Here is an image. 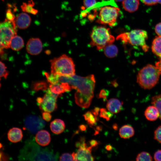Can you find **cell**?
Returning <instances> with one entry per match:
<instances>
[{
  "label": "cell",
  "instance_id": "obj_1",
  "mask_svg": "<svg viewBox=\"0 0 161 161\" xmlns=\"http://www.w3.org/2000/svg\"><path fill=\"white\" fill-rule=\"evenodd\" d=\"M57 83H68L72 89L76 90L75 100L79 106L87 108L90 105L94 96L95 83L94 76L91 75L85 77L77 75L67 76L57 75Z\"/></svg>",
  "mask_w": 161,
  "mask_h": 161
},
{
  "label": "cell",
  "instance_id": "obj_2",
  "mask_svg": "<svg viewBox=\"0 0 161 161\" xmlns=\"http://www.w3.org/2000/svg\"><path fill=\"white\" fill-rule=\"evenodd\" d=\"M58 156L52 151L43 148L33 141L29 140L20 151L18 159L21 160L55 161L58 160Z\"/></svg>",
  "mask_w": 161,
  "mask_h": 161
},
{
  "label": "cell",
  "instance_id": "obj_3",
  "mask_svg": "<svg viewBox=\"0 0 161 161\" xmlns=\"http://www.w3.org/2000/svg\"><path fill=\"white\" fill-rule=\"evenodd\" d=\"M161 74V72L156 66L148 64L139 72L137 82L143 89H151L157 83Z\"/></svg>",
  "mask_w": 161,
  "mask_h": 161
},
{
  "label": "cell",
  "instance_id": "obj_4",
  "mask_svg": "<svg viewBox=\"0 0 161 161\" xmlns=\"http://www.w3.org/2000/svg\"><path fill=\"white\" fill-rule=\"evenodd\" d=\"M51 73L60 75L70 76L75 74V65L72 59L66 55L50 61Z\"/></svg>",
  "mask_w": 161,
  "mask_h": 161
},
{
  "label": "cell",
  "instance_id": "obj_5",
  "mask_svg": "<svg viewBox=\"0 0 161 161\" xmlns=\"http://www.w3.org/2000/svg\"><path fill=\"white\" fill-rule=\"evenodd\" d=\"M91 38L90 45L95 46L98 50L112 44L115 40L114 37L111 34L109 29L102 26H96L93 28Z\"/></svg>",
  "mask_w": 161,
  "mask_h": 161
},
{
  "label": "cell",
  "instance_id": "obj_6",
  "mask_svg": "<svg viewBox=\"0 0 161 161\" xmlns=\"http://www.w3.org/2000/svg\"><path fill=\"white\" fill-rule=\"evenodd\" d=\"M148 37V34L145 31L136 29L120 34L116 39L124 44L129 43L133 46L141 47L143 51L146 52L148 49V47L146 44Z\"/></svg>",
  "mask_w": 161,
  "mask_h": 161
},
{
  "label": "cell",
  "instance_id": "obj_7",
  "mask_svg": "<svg viewBox=\"0 0 161 161\" xmlns=\"http://www.w3.org/2000/svg\"><path fill=\"white\" fill-rule=\"evenodd\" d=\"M17 26L15 21H11L7 18L0 25V49H8L10 47L11 41L16 35Z\"/></svg>",
  "mask_w": 161,
  "mask_h": 161
},
{
  "label": "cell",
  "instance_id": "obj_8",
  "mask_svg": "<svg viewBox=\"0 0 161 161\" xmlns=\"http://www.w3.org/2000/svg\"><path fill=\"white\" fill-rule=\"evenodd\" d=\"M120 12V9L116 7L107 6L102 7L96 22L101 24L114 26L116 24Z\"/></svg>",
  "mask_w": 161,
  "mask_h": 161
},
{
  "label": "cell",
  "instance_id": "obj_9",
  "mask_svg": "<svg viewBox=\"0 0 161 161\" xmlns=\"http://www.w3.org/2000/svg\"><path fill=\"white\" fill-rule=\"evenodd\" d=\"M58 95L52 92L49 88L42 97L37 99L38 106L40 110L43 112H52L57 108V100Z\"/></svg>",
  "mask_w": 161,
  "mask_h": 161
},
{
  "label": "cell",
  "instance_id": "obj_10",
  "mask_svg": "<svg viewBox=\"0 0 161 161\" xmlns=\"http://www.w3.org/2000/svg\"><path fill=\"white\" fill-rule=\"evenodd\" d=\"M24 125L27 129L32 133H35L43 128L45 123L41 117L35 115H30L24 120Z\"/></svg>",
  "mask_w": 161,
  "mask_h": 161
},
{
  "label": "cell",
  "instance_id": "obj_11",
  "mask_svg": "<svg viewBox=\"0 0 161 161\" xmlns=\"http://www.w3.org/2000/svg\"><path fill=\"white\" fill-rule=\"evenodd\" d=\"M92 147L90 146L79 148L76 153L72 155L74 161H93L94 158L91 154Z\"/></svg>",
  "mask_w": 161,
  "mask_h": 161
},
{
  "label": "cell",
  "instance_id": "obj_12",
  "mask_svg": "<svg viewBox=\"0 0 161 161\" xmlns=\"http://www.w3.org/2000/svg\"><path fill=\"white\" fill-rule=\"evenodd\" d=\"M27 52L31 55H35L39 54L42 49V44L38 38H32L28 41L26 45Z\"/></svg>",
  "mask_w": 161,
  "mask_h": 161
},
{
  "label": "cell",
  "instance_id": "obj_13",
  "mask_svg": "<svg viewBox=\"0 0 161 161\" xmlns=\"http://www.w3.org/2000/svg\"><path fill=\"white\" fill-rule=\"evenodd\" d=\"M49 87V88L52 92L58 95L72 89L68 83L64 82L50 84Z\"/></svg>",
  "mask_w": 161,
  "mask_h": 161
},
{
  "label": "cell",
  "instance_id": "obj_14",
  "mask_svg": "<svg viewBox=\"0 0 161 161\" xmlns=\"http://www.w3.org/2000/svg\"><path fill=\"white\" fill-rule=\"evenodd\" d=\"M15 23L17 27L20 29H24L28 28L31 22V18L27 13H21L15 18Z\"/></svg>",
  "mask_w": 161,
  "mask_h": 161
},
{
  "label": "cell",
  "instance_id": "obj_15",
  "mask_svg": "<svg viewBox=\"0 0 161 161\" xmlns=\"http://www.w3.org/2000/svg\"><path fill=\"white\" fill-rule=\"evenodd\" d=\"M35 139L38 144L43 146L48 145L51 141L50 134L47 131L44 130L39 131L37 132Z\"/></svg>",
  "mask_w": 161,
  "mask_h": 161
},
{
  "label": "cell",
  "instance_id": "obj_16",
  "mask_svg": "<svg viewBox=\"0 0 161 161\" xmlns=\"http://www.w3.org/2000/svg\"><path fill=\"white\" fill-rule=\"evenodd\" d=\"M123 103L116 98H112L107 102L106 107L107 109L113 114L119 112L123 108Z\"/></svg>",
  "mask_w": 161,
  "mask_h": 161
},
{
  "label": "cell",
  "instance_id": "obj_17",
  "mask_svg": "<svg viewBox=\"0 0 161 161\" xmlns=\"http://www.w3.org/2000/svg\"><path fill=\"white\" fill-rule=\"evenodd\" d=\"M23 137L22 132L20 128L13 127L10 129L7 133V138L11 142L16 143L20 141Z\"/></svg>",
  "mask_w": 161,
  "mask_h": 161
},
{
  "label": "cell",
  "instance_id": "obj_18",
  "mask_svg": "<svg viewBox=\"0 0 161 161\" xmlns=\"http://www.w3.org/2000/svg\"><path fill=\"white\" fill-rule=\"evenodd\" d=\"M50 127L53 133L56 134H59L64 130L65 125L63 120L60 119H56L51 122Z\"/></svg>",
  "mask_w": 161,
  "mask_h": 161
},
{
  "label": "cell",
  "instance_id": "obj_19",
  "mask_svg": "<svg viewBox=\"0 0 161 161\" xmlns=\"http://www.w3.org/2000/svg\"><path fill=\"white\" fill-rule=\"evenodd\" d=\"M144 114L146 118L150 121L156 120L159 115L157 109L153 105L148 106L146 108Z\"/></svg>",
  "mask_w": 161,
  "mask_h": 161
},
{
  "label": "cell",
  "instance_id": "obj_20",
  "mask_svg": "<svg viewBox=\"0 0 161 161\" xmlns=\"http://www.w3.org/2000/svg\"><path fill=\"white\" fill-rule=\"evenodd\" d=\"M140 5L139 0H123L122 2L123 8L130 13L134 12L137 10Z\"/></svg>",
  "mask_w": 161,
  "mask_h": 161
},
{
  "label": "cell",
  "instance_id": "obj_21",
  "mask_svg": "<svg viewBox=\"0 0 161 161\" xmlns=\"http://www.w3.org/2000/svg\"><path fill=\"white\" fill-rule=\"evenodd\" d=\"M134 130L133 127L129 125H125L122 126L119 131V134L123 138H129L134 136Z\"/></svg>",
  "mask_w": 161,
  "mask_h": 161
},
{
  "label": "cell",
  "instance_id": "obj_22",
  "mask_svg": "<svg viewBox=\"0 0 161 161\" xmlns=\"http://www.w3.org/2000/svg\"><path fill=\"white\" fill-rule=\"evenodd\" d=\"M24 45V41L22 38L16 35L12 39L10 47L15 51H18L21 49Z\"/></svg>",
  "mask_w": 161,
  "mask_h": 161
},
{
  "label": "cell",
  "instance_id": "obj_23",
  "mask_svg": "<svg viewBox=\"0 0 161 161\" xmlns=\"http://www.w3.org/2000/svg\"><path fill=\"white\" fill-rule=\"evenodd\" d=\"M151 49L154 54L161 58V36H157L154 39Z\"/></svg>",
  "mask_w": 161,
  "mask_h": 161
},
{
  "label": "cell",
  "instance_id": "obj_24",
  "mask_svg": "<svg viewBox=\"0 0 161 161\" xmlns=\"http://www.w3.org/2000/svg\"><path fill=\"white\" fill-rule=\"evenodd\" d=\"M105 55L109 58H113L116 56L118 52L116 46L112 44L106 46L104 48Z\"/></svg>",
  "mask_w": 161,
  "mask_h": 161
},
{
  "label": "cell",
  "instance_id": "obj_25",
  "mask_svg": "<svg viewBox=\"0 0 161 161\" xmlns=\"http://www.w3.org/2000/svg\"><path fill=\"white\" fill-rule=\"evenodd\" d=\"M151 103L157 109L159 114V117L161 120V94L152 97Z\"/></svg>",
  "mask_w": 161,
  "mask_h": 161
},
{
  "label": "cell",
  "instance_id": "obj_26",
  "mask_svg": "<svg viewBox=\"0 0 161 161\" xmlns=\"http://www.w3.org/2000/svg\"><path fill=\"white\" fill-rule=\"evenodd\" d=\"M83 116L90 125H94L97 120V117L94 115L91 112H87L83 114Z\"/></svg>",
  "mask_w": 161,
  "mask_h": 161
},
{
  "label": "cell",
  "instance_id": "obj_27",
  "mask_svg": "<svg viewBox=\"0 0 161 161\" xmlns=\"http://www.w3.org/2000/svg\"><path fill=\"white\" fill-rule=\"evenodd\" d=\"M34 4L35 3L32 0H29L27 4L26 3H23L22 4L21 6V10L24 12L31 13L34 9L33 8Z\"/></svg>",
  "mask_w": 161,
  "mask_h": 161
},
{
  "label": "cell",
  "instance_id": "obj_28",
  "mask_svg": "<svg viewBox=\"0 0 161 161\" xmlns=\"http://www.w3.org/2000/svg\"><path fill=\"white\" fill-rule=\"evenodd\" d=\"M136 161H152V158L150 154L146 151H142L138 154L136 158Z\"/></svg>",
  "mask_w": 161,
  "mask_h": 161
},
{
  "label": "cell",
  "instance_id": "obj_29",
  "mask_svg": "<svg viewBox=\"0 0 161 161\" xmlns=\"http://www.w3.org/2000/svg\"><path fill=\"white\" fill-rule=\"evenodd\" d=\"M47 84L45 82L40 81L34 83L32 85V88L34 90H45L47 89Z\"/></svg>",
  "mask_w": 161,
  "mask_h": 161
},
{
  "label": "cell",
  "instance_id": "obj_30",
  "mask_svg": "<svg viewBox=\"0 0 161 161\" xmlns=\"http://www.w3.org/2000/svg\"><path fill=\"white\" fill-rule=\"evenodd\" d=\"M112 113L109 111L108 112L105 108H102L100 109V117L105 119L107 121L109 120L112 117Z\"/></svg>",
  "mask_w": 161,
  "mask_h": 161
},
{
  "label": "cell",
  "instance_id": "obj_31",
  "mask_svg": "<svg viewBox=\"0 0 161 161\" xmlns=\"http://www.w3.org/2000/svg\"><path fill=\"white\" fill-rule=\"evenodd\" d=\"M0 78L4 77L7 78L9 74V72L6 69L7 67L5 64L1 61H0Z\"/></svg>",
  "mask_w": 161,
  "mask_h": 161
},
{
  "label": "cell",
  "instance_id": "obj_32",
  "mask_svg": "<svg viewBox=\"0 0 161 161\" xmlns=\"http://www.w3.org/2000/svg\"><path fill=\"white\" fill-rule=\"evenodd\" d=\"M154 138L155 140L161 143V126H159L155 130Z\"/></svg>",
  "mask_w": 161,
  "mask_h": 161
},
{
  "label": "cell",
  "instance_id": "obj_33",
  "mask_svg": "<svg viewBox=\"0 0 161 161\" xmlns=\"http://www.w3.org/2000/svg\"><path fill=\"white\" fill-rule=\"evenodd\" d=\"M60 161H74L72 154L68 153L62 154L60 157Z\"/></svg>",
  "mask_w": 161,
  "mask_h": 161
},
{
  "label": "cell",
  "instance_id": "obj_34",
  "mask_svg": "<svg viewBox=\"0 0 161 161\" xmlns=\"http://www.w3.org/2000/svg\"><path fill=\"white\" fill-rule=\"evenodd\" d=\"M96 0H83V5L86 8H92L96 4Z\"/></svg>",
  "mask_w": 161,
  "mask_h": 161
},
{
  "label": "cell",
  "instance_id": "obj_35",
  "mask_svg": "<svg viewBox=\"0 0 161 161\" xmlns=\"http://www.w3.org/2000/svg\"><path fill=\"white\" fill-rule=\"evenodd\" d=\"M6 17L8 20L11 21H15V15L12 13L11 10L10 8L7 9L6 11Z\"/></svg>",
  "mask_w": 161,
  "mask_h": 161
},
{
  "label": "cell",
  "instance_id": "obj_36",
  "mask_svg": "<svg viewBox=\"0 0 161 161\" xmlns=\"http://www.w3.org/2000/svg\"><path fill=\"white\" fill-rule=\"evenodd\" d=\"M43 119L49 122L52 118V115L50 112H43L42 114Z\"/></svg>",
  "mask_w": 161,
  "mask_h": 161
},
{
  "label": "cell",
  "instance_id": "obj_37",
  "mask_svg": "<svg viewBox=\"0 0 161 161\" xmlns=\"http://www.w3.org/2000/svg\"><path fill=\"white\" fill-rule=\"evenodd\" d=\"M154 158L155 161H161V150H159L154 153Z\"/></svg>",
  "mask_w": 161,
  "mask_h": 161
},
{
  "label": "cell",
  "instance_id": "obj_38",
  "mask_svg": "<svg viewBox=\"0 0 161 161\" xmlns=\"http://www.w3.org/2000/svg\"><path fill=\"white\" fill-rule=\"evenodd\" d=\"M143 2L147 5H153L156 4L157 0H142Z\"/></svg>",
  "mask_w": 161,
  "mask_h": 161
},
{
  "label": "cell",
  "instance_id": "obj_39",
  "mask_svg": "<svg viewBox=\"0 0 161 161\" xmlns=\"http://www.w3.org/2000/svg\"><path fill=\"white\" fill-rule=\"evenodd\" d=\"M155 30L156 34L161 36V22L157 24L155 26Z\"/></svg>",
  "mask_w": 161,
  "mask_h": 161
},
{
  "label": "cell",
  "instance_id": "obj_40",
  "mask_svg": "<svg viewBox=\"0 0 161 161\" xmlns=\"http://www.w3.org/2000/svg\"><path fill=\"white\" fill-rule=\"evenodd\" d=\"M107 95V93L104 90H101L99 95V98H103L106 99V97Z\"/></svg>",
  "mask_w": 161,
  "mask_h": 161
},
{
  "label": "cell",
  "instance_id": "obj_41",
  "mask_svg": "<svg viewBox=\"0 0 161 161\" xmlns=\"http://www.w3.org/2000/svg\"><path fill=\"white\" fill-rule=\"evenodd\" d=\"M90 146L92 148L95 147L98 144V143L97 141L94 140H90L89 142Z\"/></svg>",
  "mask_w": 161,
  "mask_h": 161
},
{
  "label": "cell",
  "instance_id": "obj_42",
  "mask_svg": "<svg viewBox=\"0 0 161 161\" xmlns=\"http://www.w3.org/2000/svg\"><path fill=\"white\" fill-rule=\"evenodd\" d=\"M99 109L98 107H96L92 110L91 112L94 115L97 117L98 114Z\"/></svg>",
  "mask_w": 161,
  "mask_h": 161
},
{
  "label": "cell",
  "instance_id": "obj_43",
  "mask_svg": "<svg viewBox=\"0 0 161 161\" xmlns=\"http://www.w3.org/2000/svg\"><path fill=\"white\" fill-rule=\"evenodd\" d=\"M159 61L157 62L155 64V66L161 72V58Z\"/></svg>",
  "mask_w": 161,
  "mask_h": 161
},
{
  "label": "cell",
  "instance_id": "obj_44",
  "mask_svg": "<svg viewBox=\"0 0 161 161\" xmlns=\"http://www.w3.org/2000/svg\"><path fill=\"white\" fill-rule=\"evenodd\" d=\"M79 129L81 131H84L86 129V126L84 125H81L79 126Z\"/></svg>",
  "mask_w": 161,
  "mask_h": 161
},
{
  "label": "cell",
  "instance_id": "obj_45",
  "mask_svg": "<svg viewBox=\"0 0 161 161\" xmlns=\"http://www.w3.org/2000/svg\"><path fill=\"white\" fill-rule=\"evenodd\" d=\"M106 149L108 151H110L112 149V146L110 145H107L106 147Z\"/></svg>",
  "mask_w": 161,
  "mask_h": 161
},
{
  "label": "cell",
  "instance_id": "obj_46",
  "mask_svg": "<svg viewBox=\"0 0 161 161\" xmlns=\"http://www.w3.org/2000/svg\"><path fill=\"white\" fill-rule=\"evenodd\" d=\"M113 127L114 129L116 130L117 129L118 126L117 124L115 123L113 125Z\"/></svg>",
  "mask_w": 161,
  "mask_h": 161
},
{
  "label": "cell",
  "instance_id": "obj_47",
  "mask_svg": "<svg viewBox=\"0 0 161 161\" xmlns=\"http://www.w3.org/2000/svg\"><path fill=\"white\" fill-rule=\"evenodd\" d=\"M157 2L161 4V0H157Z\"/></svg>",
  "mask_w": 161,
  "mask_h": 161
},
{
  "label": "cell",
  "instance_id": "obj_48",
  "mask_svg": "<svg viewBox=\"0 0 161 161\" xmlns=\"http://www.w3.org/2000/svg\"><path fill=\"white\" fill-rule=\"evenodd\" d=\"M115 1H123V0H115Z\"/></svg>",
  "mask_w": 161,
  "mask_h": 161
},
{
  "label": "cell",
  "instance_id": "obj_49",
  "mask_svg": "<svg viewBox=\"0 0 161 161\" xmlns=\"http://www.w3.org/2000/svg\"><path fill=\"white\" fill-rule=\"evenodd\" d=\"M2 1H4V0H1Z\"/></svg>",
  "mask_w": 161,
  "mask_h": 161
}]
</instances>
